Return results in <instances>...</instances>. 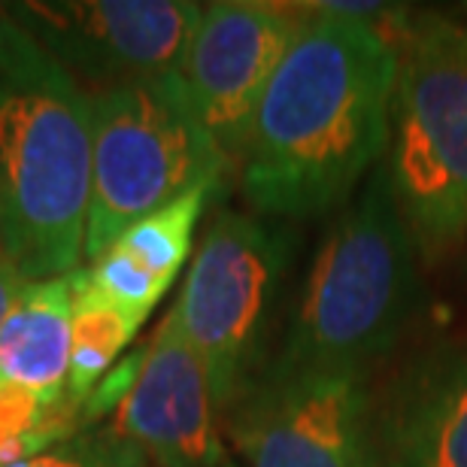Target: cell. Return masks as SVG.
<instances>
[{
	"instance_id": "9a60e30c",
	"label": "cell",
	"mask_w": 467,
	"mask_h": 467,
	"mask_svg": "<svg viewBox=\"0 0 467 467\" xmlns=\"http://www.w3.org/2000/svg\"><path fill=\"white\" fill-rule=\"evenodd\" d=\"M73 276H77V283L86 292L98 295L100 301H107L109 306L130 316L137 325H143L149 319V313L155 310L158 301L171 288V283L155 276L152 270L143 267L137 258H130L119 246H109L88 267H77Z\"/></svg>"
},
{
	"instance_id": "d6986e66",
	"label": "cell",
	"mask_w": 467,
	"mask_h": 467,
	"mask_svg": "<svg viewBox=\"0 0 467 467\" xmlns=\"http://www.w3.org/2000/svg\"><path fill=\"white\" fill-rule=\"evenodd\" d=\"M22 288H25V276L18 274V267L9 261L4 246H0V325H4L9 310H13V304H16V297L22 295Z\"/></svg>"
},
{
	"instance_id": "7a4b0ae2",
	"label": "cell",
	"mask_w": 467,
	"mask_h": 467,
	"mask_svg": "<svg viewBox=\"0 0 467 467\" xmlns=\"http://www.w3.org/2000/svg\"><path fill=\"white\" fill-rule=\"evenodd\" d=\"M419 304V249L382 161L316 249L267 368L368 377L398 347Z\"/></svg>"
},
{
	"instance_id": "ac0fdd59",
	"label": "cell",
	"mask_w": 467,
	"mask_h": 467,
	"mask_svg": "<svg viewBox=\"0 0 467 467\" xmlns=\"http://www.w3.org/2000/svg\"><path fill=\"white\" fill-rule=\"evenodd\" d=\"M36 52H40V46L22 31V25H18L13 16H9L6 4H0V73L31 61Z\"/></svg>"
},
{
	"instance_id": "ffe728a7",
	"label": "cell",
	"mask_w": 467,
	"mask_h": 467,
	"mask_svg": "<svg viewBox=\"0 0 467 467\" xmlns=\"http://www.w3.org/2000/svg\"><path fill=\"white\" fill-rule=\"evenodd\" d=\"M225 467H237V464H234V462H228V464H225Z\"/></svg>"
},
{
	"instance_id": "277c9868",
	"label": "cell",
	"mask_w": 467,
	"mask_h": 467,
	"mask_svg": "<svg viewBox=\"0 0 467 467\" xmlns=\"http://www.w3.org/2000/svg\"><path fill=\"white\" fill-rule=\"evenodd\" d=\"M389 176L410 237L428 265L467 234V25L400 16Z\"/></svg>"
},
{
	"instance_id": "7c38bea8",
	"label": "cell",
	"mask_w": 467,
	"mask_h": 467,
	"mask_svg": "<svg viewBox=\"0 0 467 467\" xmlns=\"http://www.w3.org/2000/svg\"><path fill=\"white\" fill-rule=\"evenodd\" d=\"M70 337V274L25 283L0 325V377L61 407L67 400Z\"/></svg>"
},
{
	"instance_id": "52a82bcc",
	"label": "cell",
	"mask_w": 467,
	"mask_h": 467,
	"mask_svg": "<svg viewBox=\"0 0 467 467\" xmlns=\"http://www.w3.org/2000/svg\"><path fill=\"white\" fill-rule=\"evenodd\" d=\"M222 419L249 467H377L368 377L261 368Z\"/></svg>"
},
{
	"instance_id": "8992f818",
	"label": "cell",
	"mask_w": 467,
	"mask_h": 467,
	"mask_svg": "<svg viewBox=\"0 0 467 467\" xmlns=\"http://www.w3.org/2000/svg\"><path fill=\"white\" fill-rule=\"evenodd\" d=\"M292 249L288 228L265 216L222 210L194 252L171 313L207 364L219 416L258 377Z\"/></svg>"
},
{
	"instance_id": "e0dca14e",
	"label": "cell",
	"mask_w": 467,
	"mask_h": 467,
	"mask_svg": "<svg viewBox=\"0 0 467 467\" xmlns=\"http://www.w3.org/2000/svg\"><path fill=\"white\" fill-rule=\"evenodd\" d=\"M58 410L61 407L0 377V464L13 459V450H18V446H27V455H34L46 446L58 443L52 437H36V431L52 434L49 422L52 416L58 419Z\"/></svg>"
},
{
	"instance_id": "5bb4252c",
	"label": "cell",
	"mask_w": 467,
	"mask_h": 467,
	"mask_svg": "<svg viewBox=\"0 0 467 467\" xmlns=\"http://www.w3.org/2000/svg\"><path fill=\"white\" fill-rule=\"evenodd\" d=\"M213 192H216V185H203V189H194L173 203H167V207L149 213L146 219H140L137 225H130L121 234L113 246L128 252L155 276L173 285V279L180 276L182 265L192 255L194 228H198Z\"/></svg>"
},
{
	"instance_id": "9c48e42d",
	"label": "cell",
	"mask_w": 467,
	"mask_h": 467,
	"mask_svg": "<svg viewBox=\"0 0 467 467\" xmlns=\"http://www.w3.org/2000/svg\"><path fill=\"white\" fill-rule=\"evenodd\" d=\"M306 16L304 6L249 0H219L201 9L180 79L228 161H240L261 98Z\"/></svg>"
},
{
	"instance_id": "2e32d148",
	"label": "cell",
	"mask_w": 467,
	"mask_h": 467,
	"mask_svg": "<svg viewBox=\"0 0 467 467\" xmlns=\"http://www.w3.org/2000/svg\"><path fill=\"white\" fill-rule=\"evenodd\" d=\"M0 467H149V462L116 428H100V431L64 437V441L27 455V459Z\"/></svg>"
},
{
	"instance_id": "3957f363",
	"label": "cell",
	"mask_w": 467,
	"mask_h": 467,
	"mask_svg": "<svg viewBox=\"0 0 467 467\" xmlns=\"http://www.w3.org/2000/svg\"><path fill=\"white\" fill-rule=\"evenodd\" d=\"M91 91L43 49L0 73V246L25 283L86 258Z\"/></svg>"
},
{
	"instance_id": "30bf717a",
	"label": "cell",
	"mask_w": 467,
	"mask_h": 467,
	"mask_svg": "<svg viewBox=\"0 0 467 467\" xmlns=\"http://www.w3.org/2000/svg\"><path fill=\"white\" fill-rule=\"evenodd\" d=\"M207 364L167 313L121 382L116 431L155 467H225Z\"/></svg>"
},
{
	"instance_id": "ba28073f",
	"label": "cell",
	"mask_w": 467,
	"mask_h": 467,
	"mask_svg": "<svg viewBox=\"0 0 467 467\" xmlns=\"http://www.w3.org/2000/svg\"><path fill=\"white\" fill-rule=\"evenodd\" d=\"M6 9L61 70L98 95L180 73L203 6L189 0H18Z\"/></svg>"
},
{
	"instance_id": "6da1fadb",
	"label": "cell",
	"mask_w": 467,
	"mask_h": 467,
	"mask_svg": "<svg viewBox=\"0 0 467 467\" xmlns=\"http://www.w3.org/2000/svg\"><path fill=\"white\" fill-rule=\"evenodd\" d=\"M306 9L316 13L270 79L240 155L243 194L265 219L337 207L391 143L398 36L379 18Z\"/></svg>"
},
{
	"instance_id": "4fadbf2b",
	"label": "cell",
	"mask_w": 467,
	"mask_h": 467,
	"mask_svg": "<svg viewBox=\"0 0 467 467\" xmlns=\"http://www.w3.org/2000/svg\"><path fill=\"white\" fill-rule=\"evenodd\" d=\"M73 288V337H70V373H67V404H86L98 395L100 379L128 349L134 334L143 328L98 295L86 292L70 274Z\"/></svg>"
},
{
	"instance_id": "8fae6325",
	"label": "cell",
	"mask_w": 467,
	"mask_h": 467,
	"mask_svg": "<svg viewBox=\"0 0 467 467\" xmlns=\"http://www.w3.org/2000/svg\"><path fill=\"white\" fill-rule=\"evenodd\" d=\"M377 467H467V349L416 364L377 404Z\"/></svg>"
},
{
	"instance_id": "5b68a950",
	"label": "cell",
	"mask_w": 467,
	"mask_h": 467,
	"mask_svg": "<svg viewBox=\"0 0 467 467\" xmlns=\"http://www.w3.org/2000/svg\"><path fill=\"white\" fill-rule=\"evenodd\" d=\"M231 161L201 125L180 73L91 95L86 258L98 261L149 213L222 182Z\"/></svg>"
}]
</instances>
